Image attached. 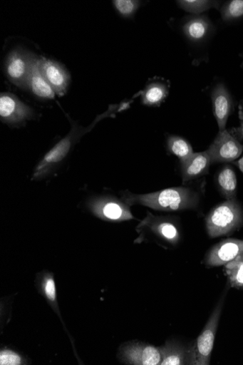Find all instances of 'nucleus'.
<instances>
[{"label": "nucleus", "mask_w": 243, "mask_h": 365, "mask_svg": "<svg viewBox=\"0 0 243 365\" xmlns=\"http://www.w3.org/2000/svg\"><path fill=\"white\" fill-rule=\"evenodd\" d=\"M200 198V193L191 187H171L148 194H134L128 190L122 192V200L130 207L140 205L162 212L196 208Z\"/></svg>", "instance_id": "1"}, {"label": "nucleus", "mask_w": 243, "mask_h": 365, "mask_svg": "<svg viewBox=\"0 0 243 365\" xmlns=\"http://www.w3.org/2000/svg\"><path fill=\"white\" fill-rule=\"evenodd\" d=\"M120 112V106H111L106 113L99 115L93 121V123L86 128L80 126L76 123H73L72 128L68 134L47 153L38 164L33 171L31 180H42L51 175L60 167L73 148L98 122L104 118L114 117L116 113Z\"/></svg>", "instance_id": "2"}, {"label": "nucleus", "mask_w": 243, "mask_h": 365, "mask_svg": "<svg viewBox=\"0 0 243 365\" xmlns=\"http://www.w3.org/2000/svg\"><path fill=\"white\" fill-rule=\"evenodd\" d=\"M136 230L140 235L135 240L138 243L151 239L162 247H173L178 245L181 239L180 225L173 217H156L148 213Z\"/></svg>", "instance_id": "3"}, {"label": "nucleus", "mask_w": 243, "mask_h": 365, "mask_svg": "<svg viewBox=\"0 0 243 365\" xmlns=\"http://www.w3.org/2000/svg\"><path fill=\"white\" fill-rule=\"evenodd\" d=\"M205 224L211 238L228 235L243 225V209L236 198L227 200L207 215Z\"/></svg>", "instance_id": "4"}, {"label": "nucleus", "mask_w": 243, "mask_h": 365, "mask_svg": "<svg viewBox=\"0 0 243 365\" xmlns=\"http://www.w3.org/2000/svg\"><path fill=\"white\" fill-rule=\"evenodd\" d=\"M226 295L227 292L222 296L210 320L207 321L195 343L192 345V365L210 364Z\"/></svg>", "instance_id": "5"}, {"label": "nucleus", "mask_w": 243, "mask_h": 365, "mask_svg": "<svg viewBox=\"0 0 243 365\" xmlns=\"http://www.w3.org/2000/svg\"><path fill=\"white\" fill-rule=\"evenodd\" d=\"M37 57L22 48L11 51L6 59L4 68L8 79L17 87L28 89L29 77Z\"/></svg>", "instance_id": "6"}, {"label": "nucleus", "mask_w": 243, "mask_h": 365, "mask_svg": "<svg viewBox=\"0 0 243 365\" xmlns=\"http://www.w3.org/2000/svg\"><path fill=\"white\" fill-rule=\"evenodd\" d=\"M129 207L123 200L112 196L96 197L90 202V207L97 217L112 222L134 219Z\"/></svg>", "instance_id": "7"}, {"label": "nucleus", "mask_w": 243, "mask_h": 365, "mask_svg": "<svg viewBox=\"0 0 243 365\" xmlns=\"http://www.w3.org/2000/svg\"><path fill=\"white\" fill-rule=\"evenodd\" d=\"M119 354L122 361L127 364L158 365L162 360L159 347L143 342L126 343Z\"/></svg>", "instance_id": "8"}, {"label": "nucleus", "mask_w": 243, "mask_h": 365, "mask_svg": "<svg viewBox=\"0 0 243 365\" xmlns=\"http://www.w3.org/2000/svg\"><path fill=\"white\" fill-rule=\"evenodd\" d=\"M212 163H229L240 157L243 146L225 129L219 133L218 136L207 150Z\"/></svg>", "instance_id": "9"}, {"label": "nucleus", "mask_w": 243, "mask_h": 365, "mask_svg": "<svg viewBox=\"0 0 243 365\" xmlns=\"http://www.w3.org/2000/svg\"><path fill=\"white\" fill-rule=\"evenodd\" d=\"M33 110L14 94L2 93L0 96V118L9 125H19L33 117Z\"/></svg>", "instance_id": "10"}, {"label": "nucleus", "mask_w": 243, "mask_h": 365, "mask_svg": "<svg viewBox=\"0 0 243 365\" xmlns=\"http://www.w3.org/2000/svg\"><path fill=\"white\" fill-rule=\"evenodd\" d=\"M40 69L56 94L63 96L71 80L64 66L53 60L40 58Z\"/></svg>", "instance_id": "11"}, {"label": "nucleus", "mask_w": 243, "mask_h": 365, "mask_svg": "<svg viewBox=\"0 0 243 365\" xmlns=\"http://www.w3.org/2000/svg\"><path fill=\"white\" fill-rule=\"evenodd\" d=\"M243 253V241L229 239L216 245L205 257L207 267L225 265Z\"/></svg>", "instance_id": "12"}, {"label": "nucleus", "mask_w": 243, "mask_h": 365, "mask_svg": "<svg viewBox=\"0 0 243 365\" xmlns=\"http://www.w3.org/2000/svg\"><path fill=\"white\" fill-rule=\"evenodd\" d=\"M180 162L184 184L207 175L212 165L207 151L193 153Z\"/></svg>", "instance_id": "13"}, {"label": "nucleus", "mask_w": 243, "mask_h": 365, "mask_svg": "<svg viewBox=\"0 0 243 365\" xmlns=\"http://www.w3.org/2000/svg\"><path fill=\"white\" fill-rule=\"evenodd\" d=\"M212 99L214 115L221 132L226 129V125L233 108L232 99L228 89L223 83H219L214 87L212 93Z\"/></svg>", "instance_id": "14"}, {"label": "nucleus", "mask_w": 243, "mask_h": 365, "mask_svg": "<svg viewBox=\"0 0 243 365\" xmlns=\"http://www.w3.org/2000/svg\"><path fill=\"white\" fill-rule=\"evenodd\" d=\"M161 365H192V346H187L176 341H168L159 347Z\"/></svg>", "instance_id": "15"}, {"label": "nucleus", "mask_w": 243, "mask_h": 365, "mask_svg": "<svg viewBox=\"0 0 243 365\" xmlns=\"http://www.w3.org/2000/svg\"><path fill=\"white\" fill-rule=\"evenodd\" d=\"M28 90L41 99H53L56 95L40 69V58L34 61L28 83Z\"/></svg>", "instance_id": "16"}, {"label": "nucleus", "mask_w": 243, "mask_h": 365, "mask_svg": "<svg viewBox=\"0 0 243 365\" xmlns=\"http://www.w3.org/2000/svg\"><path fill=\"white\" fill-rule=\"evenodd\" d=\"M212 24L207 17L197 16L189 18L183 26L186 37L192 42H201L205 40L211 31Z\"/></svg>", "instance_id": "17"}, {"label": "nucleus", "mask_w": 243, "mask_h": 365, "mask_svg": "<svg viewBox=\"0 0 243 365\" xmlns=\"http://www.w3.org/2000/svg\"><path fill=\"white\" fill-rule=\"evenodd\" d=\"M170 84L165 81H157L148 84L142 93V103L149 107H159L167 98Z\"/></svg>", "instance_id": "18"}, {"label": "nucleus", "mask_w": 243, "mask_h": 365, "mask_svg": "<svg viewBox=\"0 0 243 365\" xmlns=\"http://www.w3.org/2000/svg\"><path fill=\"white\" fill-rule=\"evenodd\" d=\"M217 182L220 190L227 200L236 198L237 180L230 165H226L219 173Z\"/></svg>", "instance_id": "19"}, {"label": "nucleus", "mask_w": 243, "mask_h": 365, "mask_svg": "<svg viewBox=\"0 0 243 365\" xmlns=\"http://www.w3.org/2000/svg\"><path fill=\"white\" fill-rule=\"evenodd\" d=\"M224 271L232 287L243 289V253L225 264Z\"/></svg>", "instance_id": "20"}, {"label": "nucleus", "mask_w": 243, "mask_h": 365, "mask_svg": "<svg viewBox=\"0 0 243 365\" xmlns=\"http://www.w3.org/2000/svg\"><path fill=\"white\" fill-rule=\"evenodd\" d=\"M167 150L170 154L177 156L183 160L192 154L193 149L187 140L179 136H170L167 140Z\"/></svg>", "instance_id": "21"}, {"label": "nucleus", "mask_w": 243, "mask_h": 365, "mask_svg": "<svg viewBox=\"0 0 243 365\" xmlns=\"http://www.w3.org/2000/svg\"><path fill=\"white\" fill-rule=\"evenodd\" d=\"M178 6L187 13L199 15L214 8L218 9L219 2L207 0H185L177 1Z\"/></svg>", "instance_id": "22"}, {"label": "nucleus", "mask_w": 243, "mask_h": 365, "mask_svg": "<svg viewBox=\"0 0 243 365\" xmlns=\"http://www.w3.org/2000/svg\"><path fill=\"white\" fill-rule=\"evenodd\" d=\"M221 16L224 21L237 20L243 17V0H232L221 8Z\"/></svg>", "instance_id": "23"}, {"label": "nucleus", "mask_w": 243, "mask_h": 365, "mask_svg": "<svg viewBox=\"0 0 243 365\" xmlns=\"http://www.w3.org/2000/svg\"><path fill=\"white\" fill-rule=\"evenodd\" d=\"M141 2L135 0H116L113 5L116 11L125 18L132 17L140 8Z\"/></svg>", "instance_id": "24"}, {"label": "nucleus", "mask_w": 243, "mask_h": 365, "mask_svg": "<svg viewBox=\"0 0 243 365\" xmlns=\"http://www.w3.org/2000/svg\"><path fill=\"white\" fill-rule=\"evenodd\" d=\"M42 289L46 297L51 303L56 302L55 281L51 275H46L42 282Z\"/></svg>", "instance_id": "25"}, {"label": "nucleus", "mask_w": 243, "mask_h": 365, "mask_svg": "<svg viewBox=\"0 0 243 365\" xmlns=\"http://www.w3.org/2000/svg\"><path fill=\"white\" fill-rule=\"evenodd\" d=\"M21 363V356L13 351L4 350L0 353V364L1 365H19Z\"/></svg>", "instance_id": "26"}, {"label": "nucleus", "mask_w": 243, "mask_h": 365, "mask_svg": "<svg viewBox=\"0 0 243 365\" xmlns=\"http://www.w3.org/2000/svg\"><path fill=\"white\" fill-rule=\"evenodd\" d=\"M234 134L238 136L239 138L243 140V121H242L239 128H234Z\"/></svg>", "instance_id": "27"}, {"label": "nucleus", "mask_w": 243, "mask_h": 365, "mask_svg": "<svg viewBox=\"0 0 243 365\" xmlns=\"http://www.w3.org/2000/svg\"><path fill=\"white\" fill-rule=\"evenodd\" d=\"M234 164L239 168L242 173H243V156L237 161L234 162Z\"/></svg>", "instance_id": "28"}, {"label": "nucleus", "mask_w": 243, "mask_h": 365, "mask_svg": "<svg viewBox=\"0 0 243 365\" xmlns=\"http://www.w3.org/2000/svg\"><path fill=\"white\" fill-rule=\"evenodd\" d=\"M239 117L242 121H243V101L239 106Z\"/></svg>", "instance_id": "29"}]
</instances>
